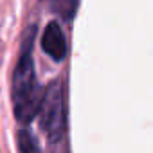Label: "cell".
<instances>
[{
	"instance_id": "obj_1",
	"label": "cell",
	"mask_w": 153,
	"mask_h": 153,
	"mask_svg": "<svg viewBox=\"0 0 153 153\" xmlns=\"http://www.w3.org/2000/svg\"><path fill=\"white\" fill-rule=\"evenodd\" d=\"M42 96L43 94L38 88L34 63L31 58V42H25V49L22 51L20 59L13 72V87H11L13 110L20 123H31L34 115H38Z\"/></svg>"
},
{
	"instance_id": "obj_2",
	"label": "cell",
	"mask_w": 153,
	"mask_h": 153,
	"mask_svg": "<svg viewBox=\"0 0 153 153\" xmlns=\"http://www.w3.org/2000/svg\"><path fill=\"white\" fill-rule=\"evenodd\" d=\"M40 126L51 142H56L63 137L65 131V101L59 81H52L42 96L38 108Z\"/></svg>"
},
{
	"instance_id": "obj_4",
	"label": "cell",
	"mask_w": 153,
	"mask_h": 153,
	"mask_svg": "<svg viewBox=\"0 0 153 153\" xmlns=\"http://www.w3.org/2000/svg\"><path fill=\"white\" fill-rule=\"evenodd\" d=\"M18 144H20V151L22 153H42L36 137L29 131V130H20L18 133Z\"/></svg>"
},
{
	"instance_id": "obj_3",
	"label": "cell",
	"mask_w": 153,
	"mask_h": 153,
	"mask_svg": "<svg viewBox=\"0 0 153 153\" xmlns=\"http://www.w3.org/2000/svg\"><path fill=\"white\" fill-rule=\"evenodd\" d=\"M42 49L47 56L61 61L67 54V40L58 22H49L42 34Z\"/></svg>"
},
{
	"instance_id": "obj_5",
	"label": "cell",
	"mask_w": 153,
	"mask_h": 153,
	"mask_svg": "<svg viewBox=\"0 0 153 153\" xmlns=\"http://www.w3.org/2000/svg\"><path fill=\"white\" fill-rule=\"evenodd\" d=\"M51 7H52V9H56V11H58V9H61V16H65V18L68 16V18H70V16L74 15L76 7H78V2H70V4H67V2H61V4L54 2Z\"/></svg>"
}]
</instances>
